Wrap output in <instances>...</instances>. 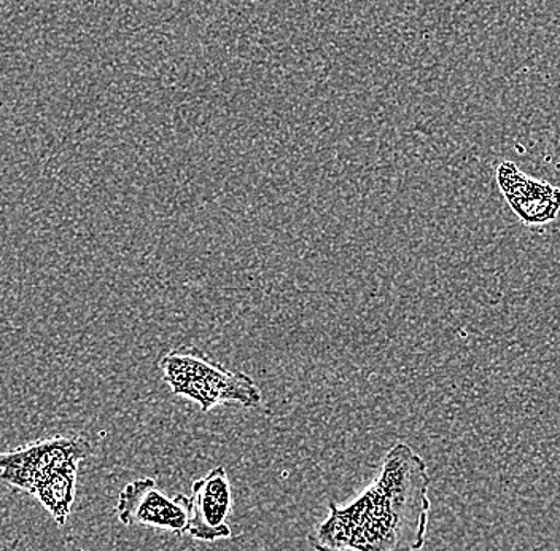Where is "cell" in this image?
<instances>
[{
  "instance_id": "6",
  "label": "cell",
  "mask_w": 560,
  "mask_h": 551,
  "mask_svg": "<svg viewBox=\"0 0 560 551\" xmlns=\"http://www.w3.org/2000/svg\"><path fill=\"white\" fill-rule=\"evenodd\" d=\"M497 184L508 205L525 225L552 222L560 210V190L527 177L516 164L503 161L497 170Z\"/></svg>"
},
{
  "instance_id": "7",
  "label": "cell",
  "mask_w": 560,
  "mask_h": 551,
  "mask_svg": "<svg viewBox=\"0 0 560 551\" xmlns=\"http://www.w3.org/2000/svg\"><path fill=\"white\" fill-rule=\"evenodd\" d=\"M77 472L79 467L56 470L42 480L33 493L59 526H65L68 521L75 501Z\"/></svg>"
},
{
  "instance_id": "5",
  "label": "cell",
  "mask_w": 560,
  "mask_h": 551,
  "mask_svg": "<svg viewBox=\"0 0 560 551\" xmlns=\"http://www.w3.org/2000/svg\"><path fill=\"white\" fill-rule=\"evenodd\" d=\"M191 518L188 535L201 542H217L231 537L228 518L233 508V493L223 467L210 470L191 486Z\"/></svg>"
},
{
  "instance_id": "2",
  "label": "cell",
  "mask_w": 560,
  "mask_h": 551,
  "mask_svg": "<svg viewBox=\"0 0 560 551\" xmlns=\"http://www.w3.org/2000/svg\"><path fill=\"white\" fill-rule=\"evenodd\" d=\"M160 370L171 392L198 403L202 413L228 403L260 406L261 391L254 379L213 363L201 351H171L161 359Z\"/></svg>"
},
{
  "instance_id": "4",
  "label": "cell",
  "mask_w": 560,
  "mask_h": 551,
  "mask_svg": "<svg viewBox=\"0 0 560 551\" xmlns=\"http://www.w3.org/2000/svg\"><path fill=\"white\" fill-rule=\"evenodd\" d=\"M117 515L125 526H152L182 536L188 531L191 500L185 494L166 496L153 479H139L122 487Z\"/></svg>"
},
{
  "instance_id": "3",
  "label": "cell",
  "mask_w": 560,
  "mask_h": 551,
  "mask_svg": "<svg viewBox=\"0 0 560 551\" xmlns=\"http://www.w3.org/2000/svg\"><path fill=\"white\" fill-rule=\"evenodd\" d=\"M91 452L93 447L82 435H61L13 451H0V482L33 494L51 472L79 467Z\"/></svg>"
},
{
  "instance_id": "1",
  "label": "cell",
  "mask_w": 560,
  "mask_h": 551,
  "mask_svg": "<svg viewBox=\"0 0 560 551\" xmlns=\"http://www.w3.org/2000/svg\"><path fill=\"white\" fill-rule=\"evenodd\" d=\"M430 475L409 445L385 455L380 475L349 504L330 502L328 517L307 536L315 551H419L425 546Z\"/></svg>"
}]
</instances>
